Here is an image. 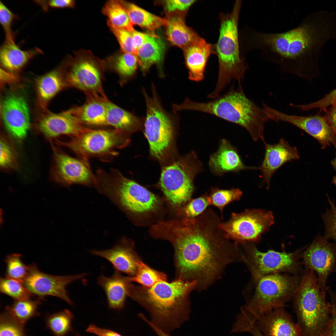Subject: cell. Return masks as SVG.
Wrapping results in <instances>:
<instances>
[{"label":"cell","instance_id":"obj_23","mask_svg":"<svg viewBox=\"0 0 336 336\" xmlns=\"http://www.w3.org/2000/svg\"><path fill=\"white\" fill-rule=\"evenodd\" d=\"M91 253L109 261L115 270L133 276L137 271V263L139 260L130 241L121 238L111 248L105 250H93Z\"/></svg>","mask_w":336,"mask_h":336},{"label":"cell","instance_id":"obj_27","mask_svg":"<svg viewBox=\"0 0 336 336\" xmlns=\"http://www.w3.org/2000/svg\"><path fill=\"white\" fill-rule=\"evenodd\" d=\"M130 282L128 277L115 270L110 276L102 275L99 277L98 283L105 292L110 309L120 310L124 307L126 297L129 295Z\"/></svg>","mask_w":336,"mask_h":336},{"label":"cell","instance_id":"obj_25","mask_svg":"<svg viewBox=\"0 0 336 336\" xmlns=\"http://www.w3.org/2000/svg\"><path fill=\"white\" fill-rule=\"evenodd\" d=\"M208 165L211 172L218 176L229 172L258 169L245 166L236 148L225 139L221 140L218 149L210 156Z\"/></svg>","mask_w":336,"mask_h":336},{"label":"cell","instance_id":"obj_4","mask_svg":"<svg viewBox=\"0 0 336 336\" xmlns=\"http://www.w3.org/2000/svg\"><path fill=\"white\" fill-rule=\"evenodd\" d=\"M241 82H238L237 87L232 86L225 94L210 101L197 102L186 97L183 103L177 105V109L214 115L241 126L254 141L261 139L264 142V125L268 120L267 116L262 108L246 96Z\"/></svg>","mask_w":336,"mask_h":336},{"label":"cell","instance_id":"obj_58","mask_svg":"<svg viewBox=\"0 0 336 336\" xmlns=\"http://www.w3.org/2000/svg\"><path fill=\"white\" fill-rule=\"evenodd\" d=\"M333 183L336 185V176H334L332 180Z\"/></svg>","mask_w":336,"mask_h":336},{"label":"cell","instance_id":"obj_18","mask_svg":"<svg viewBox=\"0 0 336 336\" xmlns=\"http://www.w3.org/2000/svg\"><path fill=\"white\" fill-rule=\"evenodd\" d=\"M301 258L305 269L313 270L321 289L327 291L329 276L336 272V246L326 239H316L302 252Z\"/></svg>","mask_w":336,"mask_h":336},{"label":"cell","instance_id":"obj_26","mask_svg":"<svg viewBox=\"0 0 336 336\" xmlns=\"http://www.w3.org/2000/svg\"><path fill=\"white\" fill-rule=\"evenodd\" d=\"M107 97L99 95L87 96L82 105L69 110V112L84 125H107L106 119Z\"/></svg>","mask_w":336,"mask_h":336},{"label":"cell","instance_id":"obj_1","mask_svg":"<svg viewBox=\"0 0 336 336\" xmlns=\"http://www.w3.org/2000/svg\"><path fill=\"white\" fill-rule=\"evenodd\" d=\"M221 222L210 208L195 218L162 221L155 227L156 237L174 245L179 278L196 281L199 291L213 284L228 265L240 258L239 245L226 236Z\"/></svg>","mask_w":336,"mask_h":336},{"label":"cell","instance_id":"obj_32","mask_svg":"<svg viewBox=\"0 0 336 336\" xmlns=\"http://www.w3.org/2000/svg\"><path fill=\"white\" fill-rule=\"evenodd\" d=\"M66 86L62 73L53 70L39 77L36 82L38 100L44 109L50 101Z\"/></svg>","mask_w":336,"mask_h":336},{"label":"cell","instance_id":"obj_8","mask_svg":"<svg viewBox=\"0 0 336 336\" xmlns=\"http://www.w3.org/2000/svg\"><path fill=\"white\" fill-rule=\"evenodd\" d=\"M94 187L126 213L152 212L160 205V200L155 194L126 177L117 169H112L109 172L98 170Z\"/></svg>","mask_w":336,"mask_h":336},{"label":"cell","instance_id":"obj_41","mask_svg":"<svg viewBox=\"0 0 336 336\" xmlns=\"http://www.w3.org/2000/svg\"><path fill=\"white\" fill-rule=\"evenodd\" d=\"M19 254L8 255L5 259L6 264V277L23 283L26 277L29 266L25 265L21 260Z\"/></svg>","mask_w":336,"mask_h":336},{"label":"cell","instance_id":"obj_46","mask_svg":"<svg viewBox=\"0 0 336 336\" xmlns=\"http://www.w3.org/2000/svg\"><path fill=\"white\" fill-rule=\"evenodd\" d=\"M17 16L1 1L0 2V22L5 35V41H15V34L12 29L13 21Z\"/></svg>","mask_w":336,"mask_h":336},{"label":"cell","instance_id":"obj_52","mask_svg":"<svg viewBox=\"0 0 336 336\" xmlns=\"http://www.w3.org/2000/svg\"><path fill=\"white\" fill-rule=\"evenodd\" d=\"M86 332L94 334L97 336H123L112 330L100 328L93 324L88 326Z\"/></svg>","mask_w":336,"mask_h":336},{"label":"cell","instance_id":"obj_5","mask_svg":"<svg viewBox=\"0 0 336 336\" xmlns=\"http://www.w3.org/2000/svg\"><path fill=\"white\" fill-rule=\"evenodd\" d=\"M253 278L254 293L237 316L231 329L233 333L248 332L262 315L284 307L293 298L302 277L275 273Z\"/></svg>","mask_w":336,"mask_h":336},{"label":"cell","instance_id":"obj_22","mask_svg":"<svg viewBox=\"0 0 336 336\" xmlns=\"http://www.w3.org/2000/svg\"><path fill=\"white\" fill-rule=\"evenodd\" d=\"M254 324L264 336H303L299 326L284 307L266 313Z\"/></svg>","mask_w":336,"mask_h":336},{"label":"cell","instance_id":"obj_51","mask_svg":"<svg viewBox=\"0 0 336 336\" xmlns=\"http://www.w3.org/2000/svg\"><path fill=\"white\" fill-rule=\"evenodd\" d=\"M42 9L47 11L49 7L53 8H72L75 5V1L72 0H51L37 1Z\"/></svg>","mask_w":336,"mask_h":336},{"label":"cell","instance_id":"obj_49","mask_svg":"<svg viewBox=\"0 0 336 336\" xmlns=\"http://www.w3.org/2000/svg\"><path fill=\"white\" fill-rule=\"evenodd\" d=\"M327 289L331 300V316L324 336H336V294L329 287Z\"/></svg>","mask_w":336,"mask_h":336},{"label":"cell","instance_id":"obj_40","mask_svg":"<svg viewBox=\"0 0 336 336\" xmlns=\"http://www.w3.org/2000/svg\"><path fill=\"white\" fill-rule=\"evenodd\" d=\"M0 291L15 300L30 299L32 296L22 282L6 277L0 278Z\"/></svg>","mask_w":336,"mask_h":336},{"label":"cell","instance_id":"obj_20","mask_svg":"<svg viewBox=\"0 0 336 336\" xmlns=\"http://www.w3.org/2000/svg\"><path fill=\"white\" fill-rule=\"evenodd\" d=\"M35 126L39 132L49 138L63 135L74 137L89 128L79 122L68 110L58 113L45 112L38 119Z\"/></svg>","mask_w":336,"mask_h":336},{"label":"cell","instance_id":"obj_10","mask_svg":"<svg viewBox=\"0 0 336 336\" xmlns=\"http://www.w3.org/2000/svg\"><path fill=\"white\" fill-rule=\"evenodd\" d=\"M128 134L115 129H92L89 128L81 134L71 137L67 141L56 140L57 144L66 147L78 158L89 161L91 157L110 161L117 154L115 149L126 146L129 140Z\"/></svg>","mask_w":336,"mask_h":336},{"label":"cell","instance_id":"obj_48","mask_svg":"<svg viewBox=\"0 0 336 336\" xmlns=\"http://www.w3.org/2000/svg\"><path fill=\"white\" fill-rule=\"evenodd\" d=\"M330 209L324 217L326 227V238L336 240V207L330 201Z\"/></svg>","mask_w":336,"mask_h":336},{"label":"cell","instance_id":"obj_28","mask_svg":"<svg viewBox=\"0 0 336 336\" xmlns=\"http://www.w3.org/2000/svg\"><path fill=\"white\" fill-rule=\"evenodd\" d=\"M42 53V51L38 48L23 50L15 41H5L0 48V63L3 69L16 72L22 69L33 58Z\"/></svg>","mask_w":336,"mask_h":336},{"label":"cell","instance_id":"obj_29","mask_svg":"<svg viewBox=\"0 0 336 336\" xmlns=\"http://www.w3.org/2000/svg\"><path fill=\"white\" fill-rule=\"evenodd\" d=\"M184 14L171 15L166 18V34L172 45L184 50L199 36L186 24Z\"/></svg>","mask_w":336,"mask_h":336},{"label":"cell","instance_id":"obj_6","mask_svg":"<svg viewBox=\"0 0 336 336\" xmlns=\"http://www.w3.org/2000/svg\"><path fill=\"white\" fill-rule=\"evenodd\" d=\"M241 4V0H236L231 12L220 14L219 34L214 47L218 59V77L214 90L208 96L209 98L214 99L219 97L232 80L241 82L247 69L240 54L238 35Z\"/></svg>","mask_w":336,"mask_h":336},{"label":"cell","instance_id":"obj_33","mask_svg":"<svg viewBox=\"0 0 336 336\" xmlns=\"http://www.w3.org/2000/svg\"><path fill=\"white\" fill-rule=\"evenodd\" d=\"M104 61L105 69L118 75L121 84L124 83L133 76L138 65H139L137 55L123 52L111 56Z\"/></svg>","mask_w":336,"mask_h":336},{"label":"cell","instance_id":"obj_24","mask_svg":"<svg viewBox=\"0 0 336 336\" xmlns=\"http://www.w3.org/2000/svg\"><path fill=\"white\" fill-rule=\"evenodd\" d=\"M214 50L213 46L199 36L183 50L190 80L199 82L204 79L208 61Z\"/></svg>","mask_w":336,"mask_h":336},{"label":"cell","instance_id":"obj_34","mask_svg":"<svg viewBox=\"0 0 336 336\" xmlns=\"http://www.w3.org/2000/svg\"><path fill=\"white\" fill-rule=\"evenodd\" d=\"M120 1L133 25L138 26L152 32L166 26V19L152 14L133 3Z\"/></svg>","mask_w":336,"mask_h":336},{"label":"cell","instance_id":"obj_3","mask_svg":"<svg viewBox=\"0 0 336 336\" xmlns=\"http://www.w3.org/2000/svg\"><path fill=\"white\" fill-rule=\"evenodd\" d=\"M196 284L195 281L178 278L170 282L160 281L149 288L132 285L129 296L146 309L152 324L169 334L189 319V296Z\"/></svg>","mask_w":336,"mask_h":336},{"label":"cell","instance_id":"obj_14","mask_svg":"<svg viewBox=\"0 0 336 336\" xmlns=\"http://www.w3.org/2000/svg\"><path fill=\"white\" fill-rule=\"evenodd\" d=\"M244 252L240 259L248 267L253 277L287 272L297 274L300 270L299 259L302 250L287 253L269 250L263 252L253 244H242Z\"/></svg>","mask_w":336,"mask_h":336},{"label":"cell","instance_id":"obj_30","mask_svg":"<svg viewBox=\"0 0 336 336\" xmlns=\"http://www.w3.org/2000/svg\"><path fill=\"white\" fill-rule=\"evenodd\" d=\"M166 45L162 39L154 34H149L137 50L139 65L145 75L153 65L160 66L163 60Z\"/></svg>","mask_w":336,"mask_h":336},{"label":"cell","instance_id":"obj_21","mask_svg":"<svg viewBox=\"0 0 336 336\" xmlns=\"http://www.w3.org/2000/svg\"><path fill=\"white\" fill-rule=\"evenodd\" d=\"M265 152L263 161L258 169L260 170L263 182L269 188L271 178L275 171L286 163L298 160L299 155L296 148L291 146L284 138L278 143L264 142Z\"/></svg>","mask_w":336,"mask_h":336},{"label":"cell","instance_id":"obj_16","mask_svg":"<svg viewBox=\"0 0 336 336\" xmlns=\"http://www.w3.org/2000/svg\"><path fill=\"white\" fill-rule=\"evenodd\" d=\"M28 266V274L23 283L30 292L38 296L41 299L47 296H56L70 305H73L68 295L66 287L69 284L83 278L86 275V273L70 276H54L41 272L35 264Z\"/></svg>","mask_w":336,"mask_h":336},{"label":"cell","instance_id":"obj_50","mask_svg":"<svg viewBox=\"0 0 336 336\" xmlns=\"http://www.w3.org/2000/svg\"><path fill=\"white\" fill-rule=\"evenodd\" d=\"M196 1L195 0H169L164 1V5L169 13L177 11L184 14Z\"/></svg>","mask_w":336,"mask_h":336},{"label":"cell","instance_id":"obj_7","mask_svg":"<svg viewBox=\"0 0 336 336\" xmlns=\"http://www.w3.org/2000/svg\"><path fill=\"white\" fill-rule=\"evenodd\" d=\"M326 291L320 288L315 273L305 269L293 297L296 323L303 336H324L331 315Z\"/></svg>","mask_w":336,"mask_h":336},{"label":"cell","instance_id":"obj_15","mask_svg":"<svg viewBox=\"0 0 336 336\" xmlns=\"http://www.w3.org/2000/svg\"><path fill=\"white\" fill-rule=\"evenodd\" d=\"M53 147L51 174L56 182L66 186L73 184L94 186L95 175L91 170L89 161L73 157Z\"/></svg>","mask_w":336,"mask_h":336},{"label":"cell","instance_id":"obj_35","mask_svg":"<svg viewBox=\"0 0 336 336\" xmlns=\"http://www.w3.org/2000/svg\"><path fill=\"white\" fill-rule=\"evenodd\" d=\"M102 12L108 18L107 23L125 29L131 33L135 29L128 15L120 0H110L106 2Z\"/></svg>","mask_w":336,"mask_h":336},{"label":"cell","instance_id":"obj_2","mask_svg":"<svg viewBox=\"0 0 336 336\" xmlns=\"http://www.w3.org/2000/svg\"><path fill=\"white\" fill-rule=\"evenodd\" d=\"M336 38V13H311L297 27L278 33L277 65L283 73L311 80L320 73L318 64L324 46Z\"/></svg>","mask_w":336,"mask_h":336},{"label":"cell","instance_id":"obj_43","mask_svg":"<svg viewBox=\"0 0 336 336\" xmlns=\"http://www.w3.org/2000/svg\"><path fill=\"white\" fill-rule=\"evenodd\" d=\"M0 167L3 169H14L18 166L17 155L9 141L5 137H1Z\"/></svg>","mask_w":336,"mask_h":336},{"label":"cell","instance_id":"obj_9","mask_svg":"<svg viewBox=\"0 0 336 336\" xmlns=\"http://www.w3.org/2000/svg\"><path fill=\"white\" fill-rule=\"evenodd\" d=\"M203 164L192 152L163 169L159 185L169 203L179 209L191 198L195 177L203 170Z\"/></svg>","mask_w":336,"mask_h":336},{"label":"cell","instance_id":"obj_37","mask_svg":"<svg viewBox=\"0 0 336 336\" xmlns=\"http://www.w3.org/2000/svg\"><path fill=\"white\" fill-rule=\"evenodd\" d=\"M74 316L72 312L64 309L45 317L46 327L54 336H66L73 331L72 323Z\"/></svg>","mask_w":336,"mask_h":336},{"label":"cell","instance_id":"obj_17","mask_svg":"<svg viewBox=\"0 0 336 336\" xmlns=\"http://www.w3.org/2000/svg\"><path fill=\"white\" fill-rule=\"evenodd\" d=\"M264 110L268 120L289 123L315 138L322 149L332 145L336 150V136L324 117L320 114L302 116L288 114L265 106Z\"/></svg>","mask_w":336,"mask_h":336},{"label":"cell","instance_id":"obj_12","mask_svg":"<svg viewBox=\"0 0 336 336\" xmlns=\"http://www.w3.org/2000/svg\"><path fill=\"white\" fill-rule=\"evenodd\" d=\"M152 91V95L150 96L144 89H142L147 108L145 134L151 155L158 159L162 160L173 142V121L171 117L162 107L153 84Z\"/></svg>","mask_w":336,"mask_h":336},{"label":"cell","instance_id":"obj_57","mask_svg":"<svg viewBox=\"0 0 336 336\" xmlns=\"http://www.w3.org/2000/svg\"><path fill=\"white\" fill-rule=\"evenodd\" d=\"M332 164L336 171V155L335 158L332 161Z\"/></svg>","mask_w":336,"mask_h":336},{"label":"cell","instance_id":"obj_56","mask_svg":"<svg viewBox=\"0 0 336 336\" xmlns=\"http://www.w3.org/2000/svg\"><path fill=\"white\" fill-rule=\"evenodd\" d=\"M253 336H264L258 328L255 325L251 327L248 331Z\"/></svg>","mask_w":336,"mask_h":336},{"label":"cell","instance_id":"obj_11","mask_svg":"<svg viewBox=\"0 0 336 336\" xmlns=\"http://www.w3.org/2000/svg\"><path fill=\"white\" fill-rule=\"evenodd\" d=\"M63 75L66 86L77 89L87 96L106 97L102 86L104 61L95 57L89 51L77 52L66 62Z\"/></svg>","mask_w":336,"mask_h":336},{"label":"cell","instance_id":"obj_55","mask_svg":"<svg viewBox=\"0 0 336 336\" xmlns=\"http://www.w3.org/2000/svg\"><path fill=\"white\" fill-rule=\"evenodd\" d=\"M142 320L150 326L158 336H171L170 334L165 333L155 325L146 317H144Z\"/></svg>","mask_w":336,"mask_h":336},{"label":"cell","instance_id":"obj_38","mask_svg":"<svg viewBox=\"0 0 336 336\" xmlns=\"http://www.w3.org/2000/svg\"><path fill=\"white\" fill-rule=\"evenodd\" d=\"M137 271L135 275L128 277L129 280L141 284L142 287L149 288L157 282L166 281V275L148 266L140 259L137 263Z\"/></svg>","mask_w":336,"mask_h":336},{"label":"cell","instance_id":"obj_45","mask_svg":"<svg viewBox=\"0 0 336 336\" xmlns=\"http://www.w3.org/2000/svg\"><path fill=\"white\" fill-rule=\"evenodd\" d=\"M107 24L118 40L122 52L124 53L133 54L137 56V50L134 46L131 33L125 29L117 27Z\"/></svg>","mask_w":336,"mask_h":336},{"label":"cell","instance_id":"obj_13","mask_svg":"<svg viewBox=\"0 0 336 336\" xmlns=\"http://www.w3.org/2000/svg\"><path fill=\"white\" fill-rule=\"evenodd\" d=\"M274 222L271 211L246 209L241 213H232L229 219L221 222L219 227L228 238L237 244H243L258 241Z\"/></svg>","mask_w":336,"mask_h":336},{"label":"cell","instance_id":"obj_42","mask_svg":"<svg viewBox=\"0 0 336 336\" xmlns=\"http://www.w3.org/2000/svg\"><path fill=\"white\" fill-rule=\"evenodd\" d=\"M208 197L207 194H204L198 198L190 199L178 209L182 218H194L202 214L210 205Z\"/></svg>","mask_w":336,"mask_h":336},{"label":"cell","instance_id":"obj_39","mask_svg":"<svg viewBox=\"0 0 336 336\" xmlns=\"http://www.w3.org/2000/svg\"><path fill=\"white\" fill-rule=\"evenodd\" d=\"M242 195V192L239 189H223L212 188L208 196V201L210 205L218 208L222 214L223 209L227 205L239 200Z\"/></svg>","mask_w":336,"mask_h":336},{"label":"cell","instance_id":"obj_53","mask_svg":"<svg viewBox=\"0 0 336 336\" xmlns=\"http://www.w3.org/2000/svg\"><path fill=\"white\" fill-rule=\"evenodd\" d=\"M324 116L325 119L333 129L336 136V104L326 109Z\"/></svg>","mask_w":336,"mask_h":336},{"label":"cell","instance_id":"obj_19","mask_svg":"<svg viewBox=\"0 0 336 336\" xmlns=\"http://www.w3.org/2000/svg\"><path fill=\"white\" fill-rule=\"evenodd\" d=\"M2 121L7 131L19 141L26 136L30 125L29 109L25 99L17 95L6 97L2 106Z\"/></svg>","mask_w":336,"mask_h":336},{"label":"cell","instance_id":"obj_54","mask_svg":"<svg viewBox=\"0 0 336 336\" xmlns=\"http://www.w3.org/2000/svg\"><path fill=\"white\" fill-rule=\"evenodd\" d=\"M131 34L134 46L137 50L145 42L149 34L138 31L135 30Z\"/></svg>","mask_w":336,"mask_h":336},{"label":"cell","instance_id":"obj_31","mask_svg":"<svg viewBox=\"0 0 336 336\" xmlns=\"http://www.w3.org/2000/svg\"><path fill=\"white\" fill-rule=\"evenodd\" d=\"M106 119L107 125L129 134L139 129L142 120L132 113L119 106L108 99L106 101Z\"/></svg>","mask_w":336,"mask_h":336},{"label":"cell","instance_id":"obj_47","mask_svg":"<svg viewBox=\"0 0 336 336\" xmlns=\"http://www.w3.org/2000/svg\"><path fill=\"white\" fill-rule=\"evenodd\" d=\"M336 104V88L331 91L321 99L316 101L304 105H300L298 108L303 111L313 109H319L320 111H325L330 105Z\"/></svg>","mask_w":336,"mask_h":336},{"label":"cell","instance_id":"obj_59","mask_svg":"<svg viewBox=\"0 0 336 336\" xmlns=\"http://www.w3.org/2000/svg\"><path fill=\"white\" fill-rule=\"evenodd\" d=\"M75 336H81L79 334H77L75 335Z\"/></svg>","mask_w":336,"mask_h":336},{"label":"cell","instance_id":"obj_44","mask_svg":"<svg viewBox=\"0 0 336 336\" xmlns=\"http://www.w3.org/2000/svg\"><path fill=\"white\" fill-rule=\"evenodd\" d=\"M24 325L4 311L0 318V336H27Z\"/></svg>","mask_w":336,"mask_h":336},{"label":"cell","instance_id":"obj_36","mask_svg":"<svg viewBox=\"0 0 336 336\" xmlns=\"http://www.w3.org/2000/svg\"><path fill=\"white\" fill-rule=\"evenodd\" d=\"M40 299L15 300L12 305L6 307L4 311L24 325L30 319L39 314L37 309L41 303Z\"/></svg>","mask_w":336,"mask_h":336}]
</instances>
